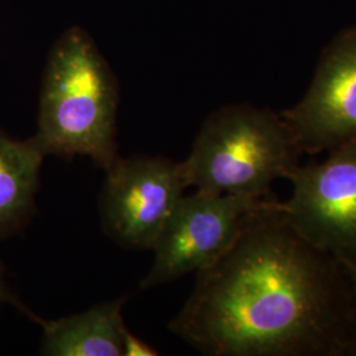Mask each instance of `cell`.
Here are the masks:
<instances>
[{"instance_id": "cell-1", "label": "cell", "mask_w": 356, "mask_h": 356, "mask_svg": "<svg viewBox=\"0 0 356 356\" xmlns=\"http://www.w3.org/2000/svg\"><path fill=\"white\" fill-rule=\"evenodd\" d=\"M273 197L197 272L169 330L206 356H355L353 282Z\"/></svg>"}, {"instance_id": "cell-2", "label": "cell", "mask_w": 356, "mask_h": 356, "mask_svg": "<svg viewBox=\"0 0 356 356\" xmlns=\"http://www.w3.org/2000/svg\"><path fill=\"white\" fill-rule=\"evenodd\" d=\"M119 102L118 78L97 41L86 28L69 26L47 58L33 136L47 156H86L106 172L119 157Z\"/></svg>"}, {"instance_id": "cell-3", "label": "cell", "mask_w": 356, "mask_h": 356, "mask_svg": "<svg viewBox=\"0 0 356 356\" xmlns=\"http://www.w3.org/2000/svg\"><path fill=\"white\" fill-rule=\"evenodd\" d=\"M301 154L281 114L239 103L207 116L181 163L195 191L267 198L273 182L300 165Z\"/></svg>"}, {"instance_id": "cell-4", "label": "cell", "mask_w": 356, "mask_h": 356, "mask_svg": "<svg viewBox=\"0 0 356 356\" xmlns=\"http://www.w3.org/2000/svg\"><path fill=\"white\" fill-rule=\"evenodd\" d=\"M273 198L195 191L184 194L153 244L152 268L141 289L178 280L209 267L223 254L252 211Z\"/></svg>"}, {"instance_id": "cell-5", "label": "cell", "mask_w": 356, "mask_h": 356, "mask_svg": "<svg viewBox=\"0 0 356 356\" xmlns=\"http://www.w3.org/2000/svg\"><path fill=\"white\" fill-rule=\"evenodd\" d=\"M104 173L99 197L103 231L124 248L152 250L189 188L182 163L163 156H119Z\"/></svg>"}, {"instance_id": "cell-6", "label": "cell", "mask_w": 356, "mask_h": 356, "mask_svg": "<svg viewBox=\"0 0 356 356\" xmlns=\"http://www.w3.org/2000/svg\"><path fill=\"white\" fill-rule=\"evenodd\" d=\"M327 153L288 176L292 195L281 210L307 242L356 267V143Z\"/></svg>"}, {"instance_id": "cell-7", "label": "cell", "mask_w": 356, "mask_h": 356, "mask_svg": "<svg viewBox=\"0 0 356 356\" xmlns=\"http://www.w3.org/2000/svg\"><path fill=\"white\" fill-rule=\"evenodd\" d=\"M281 116L301 153L356 143V26L323 51L305 97Z\"/></svg>"}, {"instance_id": "cell-8", "label": "cell", "mask_w": 356, "mask_h": 356, "mask_svg": "<svg viewBox=\"0 0 356 356\" xmlns=\"http://www.w3.org/2000/svg\"><path fill=\"white\" fill-rule=\"evenodd\" d=\"M126 298L108 300L82 313L44 319L40 354L47 356H123L127 327L122 310Z\"/></svg>"}, {"instance_id": "cell-9", "label": "cell", "mask_w": 356, "mask_h": 356, "mask_svg": "<svg viewBox=\"0 0 356 356\" xmlns=\"http://www.w3.org/2000/svg\"><path fill=\"white\" fill-rule=\"evenodd\" d=\"M45 156L35 136L19 140L0 129V242L20 234L36 214Z\"/></svg>"}, {"instance_id": "cell-10", "label": "cell", "mask_w": 356, "mask_h": 356, "mask_svg": "<svg viewBox=\"0 0 356 356\" xmlns=\"http://www.w3.org/2000/svg\"><path fill=\"white\" fill-rule=\"evenodd\" d=\"M0 302L15 306L16 309H19L20 312H23V313L26 314L32 321L38 322V325H41L42 321H44V319L38 317L32 310H29V309L22 302V300L17 297V294L13 292V289L10 288V285L7 284V280H6V268H4V264H3L1 261H0Z\"/></svg>"}, {"instance_id": "cell-11", "label": "cell", "mask_w": 356, "mask_h": 356, "mask_svg": "<svg viewBox=\"0 0 356 356\" xmlns=\"http://www.w3.org/2000/svg\"><path fill=\"white\" fill-rule=\"evenodd\" d=\"M159 353L139 337L127 330L123 342V356H153Z\"/></svg>"}, {"instance_id": "cell-12", "label": "cell", "mask_w": 356, "mask_h": 356, "mask_svg": "<svg viewBox=\"0 0 356 356\" xmlns=\"http://www.w3.org/2000/svg\"><path fill=\"white\" fill-rule=\"evenodd\" d=\"M350 277H351V282H353V293H354V307H355V319H356V267H346ZM356 354V351H355Z\"/></svg>"}, {"instance_id": "cell-13", "label": "cell", "mask_w": 356, "mask_h": 356, "mask_svg": "<svg viewBox=\"0 0 356 356\" xmlns=\"http://www.w3.org/2000/svg\"><path fill=\"white\" fill-rule=\"evenodd\" d=\"M355 356H356V354H355Z\"/></svg>"}]
</instances>
